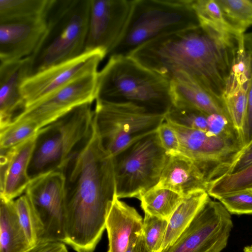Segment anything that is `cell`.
<instances>
[{
  "mask_svg": "<svg viewBox=\"0 0 252 252\" xmlns=\"http://www.w3.org/2000/svg\"><path fill=\"white\" fill-rule=\"evenodd\" d=\"M200 23L154 39L129 56L169 81L174 72H185L208 93L222 100L244 34Z\"/></svg>",
  "mask_w": 252,
  "mask_h": 252,
  "instance_id": "cell-1",
  "label": "cell"
},
{
  "mask_svg": "<svg viewBox=\"0 0 252 252\" xmlns=\"http://www.w3.org/2000/svg\"><path fill=\"white\" fill-rule=\"evenodd\" d=\"M64 177V244L76 252H93L105 229L116 197L113 157L95 126L62 170Z\"/></svg>",
  "mask_w": 252,
  "mask_h": 252,
  "instance_id": "cell-2",
  "label": "cell"
},
{
  "mask_svg": "<svg viewBox=\"0 0 252 252\" xmlns=\"http://www.w3.org/2000/svg\"><path fill=\"white\" fill-rule=\"evenodd\" d=\"M95 100L166 114L172 105L170 81L130 56L112 55L98 71Z\"/></svg>",
  "mask_w": 252,
  "mask_h": 252,
  "instance_id": "cell-3",
  "label": "cell"
},
{
  "mask_svg": "<svg viewBox=\"0 0 252 252\" xmlns=\"http://www.w3.org/2000/svg\"><path fill=\"white\" fill-rule=\"evenodd\" d=\"M90 9V0H53L46 31L31 56V75L84 52Z\"/></svg>",
  "mask_w": 252,
  "mask_h": 252,
  "instance_id": "cell-4",
  "label": "cell"
},
{
  "mask_svg": "<svg viewBox=\"0 0 252 252\" xmlns=\"http://www.w3.org/2000/svg\"><path fill=\"white\" fill-rule=\"evenodd\" d=\"M199 25L191 0H132L124 29L107 56H129L154 39Z\"/></svg>",
  "mask_w": 252,
  "mask_h": 252,
  "instance_id": "cell-5",
  "label": "cell"
},
{
  "mask_svg": "<svg viewBox=\"0 0 252 252\" xmlns=\"http://www.w3.org/2000/svg\"><path fill=\"white\" fill-rule=\"evenodd\" d=\"M91 104L79 106L39 129L28 169L31 180L61 171L90 135L94 125Z\"/></svg>",
  "mask_w": 252,
  "mask_h": 252,
  "instance_id": "cell-6",
  "label": "cell"
},
{
  "mask_svg": "<svg viewBox=\"0 0 252 252\" xmlns=\"http://www.w3.org/2000/svg\"><path fill=\"white\" fill-rule=\"evenodd\" d=\"M165 115L132 103L95 100L94 122L103 147L113 157L156 132L165 121Z\"/></svg>",
  "mask_w": 252,
  "mask_h": 252,
  "instance_id": "cell-7",
  "label": "cell"
},
{
  "mask_svg": "<svg viewBox=\"0 0 252 252\" xmlns=\"http://www.w3.org/2000/svg\"><path fill=\"white\" fill-rule=\"evenodd\" d=\"M169 155L156 132L133 143L113 157L116 196L138 199L158 183Z\"/></svg>",
  "mask_w": 252,
  "mask_h": 252,
  "instance_id": "cell-8",
  "label": "cell"
},
{
  "mask_svg": "<svg viewBox=\"0 0 252 252\" xmlns=\"http://www.w3.org/2000/svg\"><path fill=\"white\" fill-rule=\"evenodd\" d=\"M175 131L179 153L190 158L210 184L229 171L245 147L242 135H216L187 128L166 119Z\"/></svg>",
  "mask_w": 252,
  "mask_h": 252,
  "instance_id": "cell-9",
  "label": "cell"
},
{
  "mask_svg": "<svg viewBox=\"0 0 252 252\" xmlns=\"http://www.w3.org/2000/svg\"><path fill=\"white\" fill-rule=\"evenodd\" d=\"M233 226L231 214L210 198L175 242L160 252H221Z\"/></svg>",
  "mask_w": 252,
  "mask_h": 252,
  "instance_id": "cell-10",
  "label": "cell"
},
{
  "mask_svg": "<svg viewBox=\"0 0 252 252\" xmlns=\"http://www.w3.org/2000/svg\"><path fill=\"white\" fill-rule=\"evenodd\" d=\"M25 194L43 226L42 240L64 243L65 193L62 172H50L31 180Z\"/></svg>",
  "mask_w": 252,
  "mask_h": 252,
  "instance_id": "cell-11",
  "label": "cell"
},
{
  "mask_svg": "<svg viewBox=\"0 0 252 252\" xmlns=\"http://www.w3.org/2000/svg\"><path fill=\"white\" fill-rule=\"evenodd\" d=\"M97 73L80 77L46 95L27 107L14 122L32 121L40 129L79 106L92 103L96 99Z\"/></svg>",
  "mask_w": 252,
  "mask_h": 252,
  "instance_id": "cell-12",
  "label": "cell"
},
{
  "mask_svg": "<svg viewBox=\"0 0 252 252\" xmlns=\"http://www.w3.org/2000/svg\"><path fill=\"white\" fill-rule=\"evenodd\" d=\"M106 56L101 49L85 51L75 58L29 76L21 87L26 107L75 79L97 72L99 63Z\"/></svg>",
  "mask_w": 252,
  "mask_h": 252,
  "instance_id": "cell-13",
  "label": "cell"
},
{
  "mask_svg": "<svg viewBox=\"0 0 252 252\" xmlns=\"http://www.w3.org/2000/svg\"><path fill=\"white\" fill-rule=\"evenodd\" d=\"M131 4L132 0H90L84 52L101 49L108 55L122 33Z\"/></svg>",
  "mask_w": 252,
  "mask_h": 252,
  "instance_id": "cell-14",
  "label": "cell"
},
{
  "mask_svg": "<svg viewBox=\"0 0 252 252\" xmlns=\"http://www.w3.org/2000/svg\"><path fill=\"white\" fill-rule=\"evenodd\" d=\"M31 69V56L0 63V129L12 124L26 109L21 87Z\"/></svg>",
  "mask_w": 252,
  "mask_h": 252,
  "instance_id": "cell-15",
  "label": "cell"
},
{
  "mask_svg": "<svg viewBox=\"0 0 252 252\" xmlns=\"http://www.w3.org/2000/svg\"><path fill=\"white\" fill-rule=\"evenodd\" d=\"M46 28V17L0 24V63L31 56Z\"/></svg>",
  "mask_w": 252,
  "mask_h": 252,
  "instance_id": "cell-16",
  "label": "cell"
},
{
  "mask_svg": "<svg viewBox=\"0 0 252 252\" xmlns=\"http://www.w3.org/2000/svg\"><path fill=\"white\" fill-rule=\"evenodd\" d=\"M36 135L15 148L0 150V198L14 200L26 191L31 181L28 169Z\"/></svg>",
  "mask_w": 252,
  "mask_h": 252,
  "instance_id": "cell-17",
  "label": "cell"
},
{
  "mask_svg": "<svg viewBox=\"0 0 252 252\" xmlns=\"http://www.w3.org/2000/svg\"><path fill=\"white\" fill-rule=\"evenodd\" d=\"M143 220L137 210L117 197L107 217L108 252H125L129 243L142 233Z\"/></svg>",
  "mask_w": 252,
  "mask_h": 252,
  "instance_id": "cell-18",
  "label": "cell"
},
{
  "mask_svg": "<svg viewBox=\"0 0 252 252\" xmlns=\"http://www.w3.org/2000/svg\"><path fill=\"white\" fill-rule=\"evenodd\" d=\"M208 187L194 162L189 158L177 154L169 156L155 188L167 189L185 197L198 190L207 191Z\"/></svg>",
  "mask_w": 252,
  "mask_h": 252,
  "instance_id": "cell-19",
  "label": "cell"
},
{
  "mask_svg": "<svg viewBox=\"0 0 252 252\" xmlns=\"http://www.w3.org/2000/svg\"><path fill=\"white\" fill-rule=\"evenodd\" d=\"M170 81L172 104L188 105L207 115L221 114L231 120L223 101L208 93L188 73L176 71Z\"/></svg>",
  "mask_w": 252,
  "mask_h": 252,
  "instance_id": "cell-20",
  "label": "cell"
},
{
  "mask_svg": "<svg viewBox=\"0 0 252 252\" xmlns=\"http://www.w3.org/2000/svg\"><path fill=\"white\" fill-rule=\"evenodd\" d=\"M0 201V252H23L31 248L14 200Z\"/></svg>",
  "mask_w": 252,
  "mask_h": 252,
  "instance_id": "cell-21",
  "label": "cell"
},
{
  "mask_svg": "<svg viewBox=\"0 0 252 252\" xmlns=\"http://www.w3.org/2000/svg\"><path fill=\"white\" fill-rule=\"evenodd\" d=\"M209 198L206 190H198L184 197L168 221L161 251L175 242Z\"/></svg>",
  "mask_w": 252,
  "mask_h": 252,
  "instance_id": "cell-22",
  "label": "cell"
},
{
  "mask_svg": "<svg viewBox=\"0 0 252 252\" xmlns=\"http://www.w3.org/2000/svg\"><path fill=\"white\" fill-rule=\"evenodd\" d=\"M53 0H0V24L45 17Z\"/></svg>",
  "mask_w": 252,
  "mask_h": 252,
  "instance_id": "cell-23",
  "label": "cell"
},
{
  "mask_svg": "<svg viewBox=\"0 0 252 252\" xmlns=\"http://www.w3.org/2000/svg\"><path fill=\"white\" fill-rule=\"evenodd\" d=\"M184 198L172 190L154 187L143 193L139 199L145 214L168 221Z\"/></svg>",
  "mask_w": 252,
  "mask_h": 252,
  "instance_id": "cell-24",
  "label": "cell"
},
{
  "mask_svg": "<svg viewBox=\"0 0 252 252\" xmlns=\"http://www.w3.org/2000/svg\"><path fill=\"white\" fill-rule=\"evenodd\" d=\"M228 28L243 34L252 26V0H216Z\"/></svg>",
  "mask_w": 252,
  "mask_h": 252,
  "instance_id": "cell-25",
  "label": "cell"
},
{
  "mask_svg": "<svg viewBox=\"0 0 252 252\" xmlns=\"http://www.w3.org/2000/svg\"><path fill=\"white\" fill-rule=\"evenodd\" d=\"M252 74V32H251L244 34L243 46L232 67L224 95L243 87H249Z\"/></svg>",
  "mask_w": 252,
  "mask_h": 252,
  "instance_id": "cell-26",
  "label": "cell"
},
{
  "mask_svg": "<svg viewBox=\"0 0 252 252\" xmlns=\"http://www.w3.org/2000/svg\"><path fill=\"white\" fill-rule=\"evenodd\" d=\"M252 190V164L236 173L226 174L210 184V196L219 198L238 191Z\"/></svg>",
  "mask_w": 252,
  "mask_h": 252,
  "instance_id": "cell-27",
  "label": "cell"
},
{
  "mask_svg": "<svg viewBox=\"0 0 252 252\" xmlns=\"http://www.w3.org/2000/svg\"><path fill=\"white\" fill-rule=\"evenodd\" d=\"M14 201L20 223L30 245L32 246L42 240L43 226L26 194Z\"/></svg>",
  "mask_w": 252,
  "mask_h": 252,
  "instance_id": "cell-28",
  "label": "cell"
},
{
  "mask_svg": "<svg viewBox=\"0 0 252 252\" xmlns=\"http://www.w3.org/2000/svg\"><path fill=\"white\" fill-rule=\"evenodd\" d=\"M39 129L37 124L26 120L16 121L0 129V150H8L19 146L36 135Z\"/></svg>",
  "mask_w": 252,
  "mask_h": 252,
  "instance_id": "cell-29",
  "label": "cell"
},
{
  "mask_svg": "<svg viewBox=\"0 0 252 252\" xmlns=\"http://www.w3.org/2000/svg\"><path fill=\"white\" fill-rule=\"evenodd\" d=\"M208 115L195 108L173 103L165 115V119L187 128L207 131Z\"/></svg>",
  "mask_w": 252,
  "mask_h": 252,
  "instance_id": "cell-30",
  "label": "cell"
},
{
  "mask_svg": "<svg viewBox=\"0 0 252 252\" xmlns=\"http://www.w3.org/2000/svg\"><path fill=\"white\" fill-rule=\"evenodd\" d=\"M168 220L145 214L142 233L148 248L152 252H160Z\"/></svg>",
  "mask_w": 252,
  "mask_h": 252,
  "instance_id": "cell-31",
  "label": "cell"
},
{
  "mask_svg": "<svg viewBox=\"0 0 252 252\" xmlns=\"http://www.w3.org/2000/svg\"><path fill=\"white\" fill-rule=\"evenodd\" d=\"M248 88H241L225 94L222 98L233 125L241 132L245 118Z\"/></svg>",
  "mask_w": 252,
  "mask_h": 252,
  "instance_id": "cell-32",
  "label": "cell"
},
{
  "mask_svg": "<svg viewBox=\"0 0 252 252\" xmlns=\"http://www.w3.org/2000/svg\"><path fill=\"white\" fill-rule=\"evenodd\" d=\"M191 2L199 22L212 24L232 31L226 25L216 0H191Z\"/></svg>",
  "mask_w": 252,
  "mask_h": 252,
  "instance_id": "cell-33",
  "label": "cell"
},
{
  "mask_svg": "<svg viewBox=\"0 0 252 252\" xmlns=\"http://www.w3.org/2000/svg\"><path fill=\"white\" fill-rule=\"evenodd\" d=\"M218 200L230 214H252V190H244L221 196Z\"/></svg>",
  "mask_w": 252,
  "mask_h": 252,
  "instance_id": "cell-34",
  "label": "cell"
},
{
  "mask_svg": "<svg viewBox=\"0 0 252 252\" xmlns=\"http://www.w3.org/2000/svg\"><path fill=\"white\" fill-rule=\"evenodd\" d=\"M157 132L160 143L167 155L179 154L180 143L178 136L165 120L159 126Z\"/></svg>",
  "mask_w": 252,
  "mask_h": 252,
  "instance_id": "cell-35",
  "label": "cell"
},
{
  "mask_svg": "<svg viewBox=\"0 0 252 252\" xmlns=\"http://www.w3.org/2000/svg\"><path fill=\"white\" fill-rule=\"evenodd\" d=\"M241 133L245 147L252 140V74L248 90L246 115Z\"/></svg>",
  "mask_w": 252,
  "mask_h": 252,
  "instance_id": "cell-36",
  "label": "cell"
},
{
  "mask_svg": "<svg viewBox=\"0 0 252 252\" xmlns=\"http://www.w3.org/2000/svg\"><path fill=\"white\" fill-rule=\"evenodd\" d=\"M23 252H68V250L63 242L41 240Z\"/></svg>",
  "mask_w": 252,
  "mask_h": 252,
  "instance_id": "cell-37",
  "label": "cell"
},
{
  "mask_svg": "<svg viewBox=\"0 0 252 252\" xmlns=\"http://www.w3.org/2000/svg\"><path fill=\"white\" fill-rule=\"evenodd\" d=\"M252 164V140L244 148L239 157L232 166L229 174L240 172Z\"/></svg>",
  "mask_w": 252,
  "mask_h": 252,
  "instance_id": "cell-38",
  "label": "cell"
},
{
  "mask_svg": "<svg viewBox=\"0 0 252 252\" xmlns=\"http://www.w3.org/2000/svg\"><path fill=\"white\" fill-rule=\"evenodd\" d=\"M125 252H152L148 248L143 233L131 242Z\"/></svg>",
  "mask_w": 252,
  "mask_h": 252,
  "instance_id": "cell-39",
  "label": "cell"
},
{
  "mask_svg": "<svg viewBox=\"0 0 252 252\" xmlns=\"http://www.w3.org/2000/svg\"><path fill=\"white\" fill-rule=\"evenodd\" d=\"M244 252H252V246H248L244 248Z\"/></svg>",
  "mask_w": 252,
  "mask_h": 252,
  "instance_id": "cell-40",
  "label": "cell"
}]
</instances>
